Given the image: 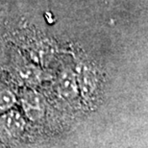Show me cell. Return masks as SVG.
Masks as SVG:
<instances>
[{"mask_svg": "<svg viewBox=\"0 0 148 148\" xmlns=\"http://www.w3.org/2000/svg\"><path fill=\"white\" fill-rule=\"evenodd\" d=\"M26 121L20 112L8 111L0 114V140H12L24 133Z\"/></svg>", "mask_w": 148, "mask_h": 148, "instance_id": "6da1fadb", "label": "cell"}, {"mask_svg": "<svg viewBox=\"0 0 148 148\" xmlns=\"http://www.w3.org/2000/svg\"><path fill=\"white\" fill-rule=\"evenodd\" d=\"M20 105L23 114L32 121H38L42 118L45 112L44 99L38 91L25 90L20 95Z\"/></svg>", "mask_w": 148, "mask_h": 148, "instance_id": "7a4b0ae2", "label": "cell"}, {"mask_svg": "<svg viewBox=\"0 0 148 148\" xmlns=\"http://www.w3.org/2000/svg\"><path fill=\"white\" fill-rule=\"evenodd\" d=\"M57 90L59 94L64 99L72 100L76 98L80 90L75 71L69 69L63 70L58 77Z\"/></svg>", "mask_w": 148, "mask_h": 148, "instance_id": "3957f363", "label": "cell"}, {"mask_svg": "<svg viewBox=\"0 0 148 148\" xmlns=\"http://www.w3.org/2000/svg\"><path fill=\"white\" fill-rule=\"evenodd\" d=\"M75 74L79 90L84 92L86 95H90L95 90L98 82L95 71L90 66L81 64L77 67Z\"/></svg>", "mask_w": 148, "mask_h": 148, "instance_id": "277c9868", "label": "cell"}, {"mask_svg": "<svg viewBox=\"0 0 148 148\" xmlns=\"http://www.w3.org/2000/svg\"><path fill=\"white\" fill-rule=\"evenodd\" d=\"M17 102V98L10 90H0V114L13 110Z\"/></svg>", "mask_w": 148, "mask_h": 148, "instance_id": "5b68a950", "label": "cell"}]
</instances>
